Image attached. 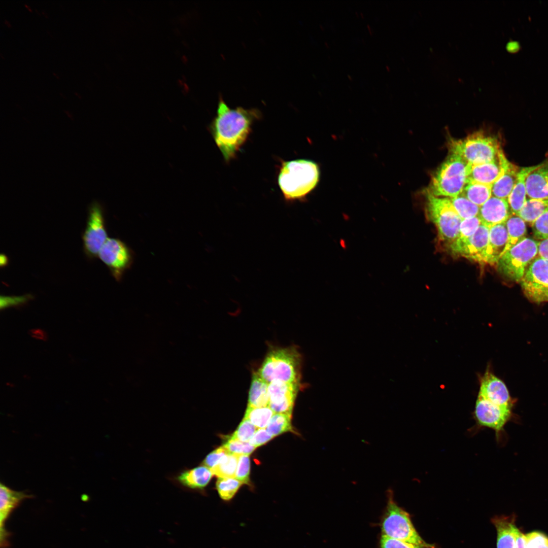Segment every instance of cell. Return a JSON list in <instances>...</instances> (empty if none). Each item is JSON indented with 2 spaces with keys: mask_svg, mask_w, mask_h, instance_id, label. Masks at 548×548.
Returning <instances> with one entry per match:
<instances>
[{
  "mask_svg": "<svg viewBox=\"0 0 548 548\" xmlns=\"http://www.w3.org/2000/svg\"><path fill=\"white\" fill-rule=\"evenodd\" d=\"M255 108H229L220 98L217 114L212 123L215 143L224 159L228 161L234 158L250 134L254 122L261 116Z\"/></svg>",
  "mask_w": 548,
  "mask_h": 548,
  "instance_id": "6da1fadb",
  "label": "cell"
},
{
  "mask_svg": "<svg viewBox=\"0 0 548 548\" xmlns=\"http://www.w3.org/2000/svg\"><path fill=\"white\" fill-rule=\"evenodd\" d=\"M320 178L318 164L308 159L284 162L278 177L280 189L287 201L301 199L317 185Z\"/></svg>",
  "mask_w": 548,
  "mask_h": 548,
  "instance_id": "7a4b0ae2",
  "label": "cell"
},
{
  "mask_svg": "<svg viewBox=\"0 0 548 548\" xmlns=\"http://www.w3.org/2000/svg\"><path fill=\"white\" fill-rule=\"evenodd\" d=\"M469 167L460 156L451 153L434 173L427 191L438 197L460 195L467 183Z\"/></svg>",
  "mask_w": 548,
  "mask_h": 548,
  "instance_id": "3957f363",
  "label": "cell"
},
{
  "mask_svg": "<svg viewBox=\"0 0 548 548\" xmlns=\"http://www.w3.org/2000/svg\"><path fill=\"white\" fill-rule=\"evenodd\" d=\"M426 211L434 224L439 239L449 249L457 239L462 219L454 209L449 198L425 193Z\"/></svg>",
  "mask_w": 548,
  "mask_h": 548,
  "instance_id": "277c9868",
  "label": "cell"
},
{
  "mask_svg": "<svg viewBox=\"0 0 548 548\" xmlns=\"http://www.w3.org/2000/svg\"><path fill=\"white\" fill-rule=\"evenodd\" d=\"M300 358L292 347L275 349L267 354L257 372L268 384L275 381L299 384Z\"/></svg>",
  "mask_w": 548,
  "mask_h": 548,
  "instance_id": "5b68a950",
  "label": "cell"
},
{
  "mask_svg": "<svg viewBox=\"0 0 548 548\" xmlns=\"http://www.w3.org/2000/svg\"><path fill=\"white\" fill-rule=\"evenodd\" d=\"M449 148L451 153L460 156L470 165L492 161L502 151L496 138L482 131L463 139L451 140Z\"/></svg>",
  "mask_w": 548,
  "mask_h": 548,
  "instance_id": "8992f818",
  "label": "cell"
},
{
  "mask_svg": "<svg viewBox=\"0 0 548 548\" xmlns=\"http://www.w3.org/2000/svg\"><path fill=\"white\" fill-rule=\"evenodd\" d=\"M382 535L426 548H435L426 543L418 534L409 514L399 506L393 499L391 490L388 491V502L382 522Z\"/></svg>",
  "mask_w": 548,
  "mask_h": 548,
  "instance_id": "52a82bcc",
  "label": "cell"
},
{
  "mask_svg": "<svg viewBox=\"0 0 548 548\" xmlns=\"http://www.w3.org/2000/svg\"><path fill=\"white\" fill-rule=\"evenodd\" d=\"M537 256V242L525 237L505 252L497 263L499 272L511 281L521 282L532 261Z\"/></svg>",
  "mask_w": 548,
  "mask_h": 548,
  "instance_id": "ba28073f",
  "label": "cell"
},
{
  "mask_svg": "<svg viewBox=\"0 0 548 548\" xmlns=\"http://www.w3.org/2000/svg\"><path fill=\"white\" fill-rule=\"evenodd\" d=\"M108 238L101 208L98 203H93L89 209L86 225L82 235L86 255L90 258L98 256Z\"/></svg>",
  "mask_w": 548,
  "mask_h": 548,
  "instance_id": "9c48e42d",
  "label": "cell"
},
{
  "mask_svg": "<svg viewBox=\"0 0 548 548\" xmlns=\"http://www.w3.org/2000/svg\"><path fill=\"white\" fill-rule=\"evenodd\" d=\"M521 283L525 294L531 300L545 301L548 292V260L537 256L527 267Z\"/></svg>",
  "mask_w": 548,
  "mask_h": 548,
  "instance_id": "30bf717a",
  "label": "cell"
},
{
  "mask_svg": "<svg viewBox=\"0 0 548 548\" xmlns=\"http://www.w3.org/2000/svg\"><path fill=\"white\" fill-rule=\"evenodd\" d=\"M98 256L117 281L121 279L132 261L130 249L122 241L115 238L107 239L101 248Z\"/></svg>",
  "mask_w": 548,
  "mask_h": 548,
  "instance_id": "8fae6325",
  "label": "cell"
},
{
  "mask_svg": "<svg viewBox=\"0 0 548 548\" xmlns=\"http://www.w3.org/2000/svg\"><path fill=\"white\" fill-rule=\"evenodd\" d=\"M510 416L511 407L495 404L478 396L474 417L478 426L491 428L497 435L503 430Z\"/></svg>",
  "mask_w": 548,
  "mask_h": 548,
  "instance_id": "7c38bea8",
  "label": "cell"
},
{
  "mask_svg": "<svg viewBox=\"0 0 548 548\" xmlns=\"http://www.w3.org/2000/svg\"><path fill=\"white\" fill-rule=\"evenodd\" d=\"M489 230L490 228L481 224L474 234L464 242L452 245L449 251L456 256L485 264Z\"/></svg>",
  "mask_w": 548,
  "mask_h": 548,
  "instance_id": "4fadbf2b",
  "label": "cell"
},
{
  "mask_svg": "<svg viewBox=\"0 0 548 548\" xmlns=\"http://www.w3.org/2000/svg\"><path fill=\"white\" fill-rule=\"evenodd\" d=\"M299 384L275 381L268 384V406L275 414H292Z\"/></svg>",
  "mask_w": 548,
  "mask_h": 548,
  "instance_id": "5bb4252c",
  "label": "cell"
},
{
  "mask_svg": "<svg viewBox=\"0 0 548 548\" xmlns=\"http://www.w3.org/2000/svg\"><path fill=\"white\" fill-rule=\"evenodd\" d=\"M508 160L503 151L493 160L470 165L467 182H475L492 186L502 174Z\"/></svg>",
  "mask_w": 548,
  "mask_h": 548,
  "instance_id": "9a60e30c",
  "label": "cell"
},
{
  "mask_svg": "<svg viewBox=\"0 0 548 548\" xmlns=\"http://www.w3.org/2000/svg\"><path fill=\"white\" fill-rule=\"evenodd\" d=\"M478 396L490 402L505 407H511L510 397L505 384L489 371L482 378Z\"/></svg>",
  "mask_w": 548,
  "mask_h": 548,
  "instance_id": "2e32d148",
  "label": "cell"
},
{
  "mask_svg": "<svg viewBox=\"0 0 548 548\" xmlns=\"http://www.w3.org/2000/svg\"><path fill=\"white\" fill-rule=\"evenodd\" d=\"M511 213L507 199L492 196L480 207L478 217L482 224L490 228L505 222Z\"/></svg>",
  "mask_w": 548,
  "mask_h": 548,
  "instance_id": "e0dca14e",
  "label": "cell"
},
{
  "mask_svg": "<svg viewBox=\"0 0 548 548\" xmlns=\"http://www.w3.org/2000/svg\"><path fill=\"white\" fill-rule=\"evenodd\" d=\"M527 198L548 199V160L536 165L526 180Z\"/></svg>",
  "mask_w": 548,
  "mask_h": 548,
  "instance_id": "ac0fdd59",
  "label": "cell"
},
{
  "mask_svg": "<svg viewBox=\"0 0 548 548\" xmlns=\"http://www.w3.org/2000/svg\"><path fill=\"white\" fill-rule=\"evenodd\" d=\"M505 222L490 228L489 241L486 253L485 263L496 264L504 254L507 243Z\"/></svg>",
  "mask_w": 548,
  "mask_h": 548,
  "instance_id": "d6986e66",
  "label": "cell"
},
{
  "mask_svg": "<svg viewBox=\"0 0 548 548\" xmlns=\"http://www.w3.org/2000/svg\"><path fill=\"white\" fill-rule=\"evenodd\" d=\"M32 496L23 491H17L10 489L3 483L0 485V528L1 534L8 533L5 528V523L8 517L20 503L25 499L31 498Z\"/></svg>",
  "mask_w": 548,
  "mask_h": 548,
  "instance_id": "ffe728a7",
  "label": "cell"
},
{
  "mask_svg": "<svg viewBox=\"0 0 548 548\" xmlns=\"http://www.w3.org/2000/svg\"><path fill=\"white\" fill-rule=\"evenodd\" d=\"M516 516H495L492 519L497 531V548H516Z\"/></svg>",
  "mask_w": 548,
  "mask_h": 548,
  "instance_id": "44dd1931",
  "label": "cell"
},
{
  "mask_svg": "<svg viewBox=\"0 0 548 548\" xmlns=\"http://www.w3.org/2000/svg\"><path fill=\"white\" fill-rule=\"evenodd\" d=\"M520 168L508 160L502 174L492 185V196L507 199L516 184Z\"/></svg>",
  "mask_w": 548,
  "mask_h": 548,
  "instance_id": "7402d4cb",
  "label": "cell"
},
{
  "mask_svg": "<svg viewBox=\"0 0 548 548\" xmlns=\"http://www.w3.org/2000/svg\"><path fill=\"white\" fill-rule=\"evenodd\" d=\"M535 167L536 165L520 168L516 184L507 198L510 210L513 214H518L527 200L526 178Z\"/></svg>",
  "mask_w": 548,
  "mask_h": 548,
  "instance_id": "603a6c76",
  "label": "cell"
},
{
  "mask_svg": "<svg viewBox=\"0 0 548 548\" xmlns=\"http://www.w3.org/2000/svg\"><path fill=\"white\" fill-rule=\"evenodd\" d=\"M213 475L210 468L202 465L182 472L177 480L184 487L201 490L208 485Z\"/></svg>",
  "mask_w": 548,
  "mask_h": 548,
  "instance_id": "cb8c5ba5",
  "label": "cell"
},
{
  "mask_svg": "<svg viewBox=\"0 0 548 548\" xmlns=\"http://www.w3.org/2000/svg\"><path fill=\"white\" fill-rule=\"evenodd\" d=\"M267 383L258 373L253 374L249 393L248 406L266 407L269 404Z\"/></svg>",
  "mask_w": 548,
  "mask_h": 548,
  "instance_id": "d4e9b609",
  "label": "cell"
},
{
  "mask_svg": "<svg viewBox=\"0 0 548 548\" xmlns=\"http://www.w3.org/2000/svg\"><path fill=\"white\" fill-rule=\"evenodd\" d=\"M525 223L520 216L512 213L507 219L505 224L508 238L504 253L526 237Z\"/></svg>",
  "mask_w": 548,
  "mask_h": 548,
  "instance_id": "484cf974",
  "label": "cell"
},
{
  "mask_svg": "<svg viewBox=\"0 0 548 548\" xmlns=\"http://www.w3.org/2000/svg\"><path fill=\"white\" fill-rule=\"evenodd\" d=\"M461 194L480 207L492 196V186L467 182Z\"/></svg>",
  "mask_w": 548,
  "mask_h": 548,
  "instance_id": "4316f807",
  "label": "cell"
},
{
  "mask_svg": "<svg viewBox=\"0 0 548 548\" xmlns=\"http://www.w3.org/2000/svg\"><path fill=\"white\" fill-rule=\"evenodd\" d=\"M548 208V199L527 198L524 206L518 213L525 222L531 226Z\"/></svg>",
  "mask_w": 548,
  "mask_h": 548,
  "instance_id": "83f0119b",
  "label": "cell"
},
{
  "mask_svg": "<svg viewBox=\"0 0 548 548\" xmlns=\"http://www.w3.org/2000/svg\"><path fill=\"white\" fill-rule=\"evenodd\" d=\"M239 455L228 453L219 462L211 469L213 474L218 477L235 478Z\"/></svg>",
  "mask_w": 548,
  "mask_h": 548,
  "instance_id": "f1b7e54d",
  "label": "cell"
},
{
  "mask_svg": "<svg viewBox=\"0 0 548 548\" xmlns=\"http://www.w3.org/2000/svg\"><path fill=\"white\" fill-rule=\"evenodd\" d=\"M275 414L268 406L253 407L248 405L244 419L250 421L257 428H265Z\"/></svg>",
  "mask_w": 548,
  "mask_h": 548,
  "instance_id": "f546056e",
  "label": "cell"
},
{
  "mask_svg": "<svg viewBox=\"0 0 548 548\" xmlns=\"http://www.w3.org/2000/svg\"><path fill=\"white\" fill-rule=\"evenodd\" d=\"M449 198L456 211L462 220L478 216L480 207L461 194Z\"/></svg>",
  "mask_w": 548,
  "mask_h": 548,
  "instance_id": "4dcf8cb0",
  "label": "cell"
},
{
  "mask_svg": "<svg viewBox=\"0 0 548 548\" xmlns=\"http://www.w3.org/2000/svg\"><path fill=\"white\" fill-rule=\"evenodd\" d=\"M266 430L273 437L288 431H292L291 415L276 413L270 419Z\"/></svg>",
  "mask_w": 548,
  "mask_h": 548,
  "instance_id": "1f68e13d",
  "label": "cell"
},
{
  "mask_svg": "<svg viewBox=\"0 0 548 548\" xmlns=\"http://www.w3.org/2000/svg\"><path fill=\"white\" fill-rule=\"evenodd\" d=\"M243 483L235 478L218 477L216 488L220 497L224 501L231 500Z\"/></svg>",
  "mask_w": 548,
  "mask_h": 548,
  "instance_id": "d6a6232c",
  "label": "cell"
},
{
  "mask_svg": "<svg viewBox=\"0 0 548 548\" xmlns=\"http://www.w3.org/2000/svg\"><path fill=\"white\" fill-rule=\"evenodd\" d=\"M481 224V220L478 216L462 220L459 237L452 245L461 243L469 238L475 233Z\"/></svg>",
  "mask_w": 548,
  "mask_h": 548,
  "instance_id": "836d02e7",
  "label": "cell"
},
{
  "mask_svg": "<svg viewBox=\"0 0 548 548\" xmlns=\"http://www.w3.org/2000/svg\"><path fill=\"white\" fill-rule=\"evenodd\" d=\"M223 446L229 453L238 455H249L256 448L249 442H243L229 438Z\"/></svg>",
  "mask_w": 548,
  "mask_h": 548,
  "instance_id": "e575fe53",
  "label": "cell"
},
{
  "mask_svg": "<svg viewBox=\"0 0 548 548\" xmlns=\"http://www.w3.org/2000/svg\"><path fill=\"white\" fill-rule=\"evenodd\" d=\"M257 430V427L250 421L244 419L230 438L249 442Z\"/></svg>",
  "mask_w": 548,
  "mask_h": 548,
  "instance_id": "d590c367",
  "label": "cell"
},
{
  "mask_svg": "<svg viewBox=\"0 0 548 548\" xmlns=\"http://www.w3.org/2000/svg\"><path fill=\"white\" fill-rule=\"evenodd\" d=\"M250 471V460L249 455H239L235 478L243 484H248Z\"/></svg>",
  "mask_w": 548,
  "mask_h": 548,
  "instance_id": "8d00e7d4",
  "label": "cell"
},
{
  "mask_svg": "<svg viewBox=\"0 0 548 548\" xmlns=\"http://www.w3.org/2000/svg\"><path fill=\"white\" fill-rule=\"evenodd\" d=\"M534 236L539 239L548 238V208L532 226Z\"/></svg>",
  "mask_w": 548,
  "mask_h": 548,
  "instance_id": "74e56055",
  "label": "cell"
},
{
  "mask_svg": "<svg viewBox=\"0 0 548 548\" xmlns=\"http://www.w3.org/2000/svg\"><path fill=\"white\" fill-rule=\"evenodd\" d=\"M527 548H548V537L539 531H533L525 535Z\"/></svg>",
  "mask_w": 548,
  "mask_h": 548,
  "instance_id": "f35d334b",
  "label": "cell"
},
{
  "mask_svg": "<svg viewBox=\"0 0 548 548\" xmlns=\"http://www.w3.org/2000/svg\"><path fill=\"white\" fill-rule=\"evenodd\" d=\"M380 548H426L386 536L382 535L380 540Z\"/></svg>",
  "mask_w": 548,
  "mask_h": 548,
  "instance_id": "ab89813d",
  "label": "cell"
},
{
  "mask_svg": "<svg viewBox=\"0 0 548 548\" xmlns=\"http://www.w3.org/2000/svg\"><path fill=\"white\" fill-rule=\"evenodd\" d=\"M229 453L222 446L209 454L204 460L203 464L211 469L217 465L222 458L227 454Z\"/></svg>",
  "mask_w": 548,
  "mask_h": 548,
  "instance_id": "60d3db41",
  "label": "cell"
},
{
  "mask_svg": "<svg viewBox=\"0 0 548 548\" xmlns=\"http://www.w3.org/2000/svg\"><path fill=\"white\" fill-rule=\"evenodd\" d=\"M273 436L265 428H259L255 432L249 442L255 448L260 447L271 440Z\"/></svg>",
  "mask_w": 548,
  "mask_h": 548,
  "instance_id": "b9f144b4",
  "label": "cell"
},
{
  "mask_svg": "<svg viewBox=\"0 0 548 548\" xmlns=\"http://www.w3.org/2000/svg\"><path fill=\"white\" fill-rule=\"evenodd\" d=\"M31 296L29 295L20 296H1V308L21 305L26 302Z\"/></svg>",
  "mask_w": 548,
  "mask_h": 548,
  "instance_id": "7bdbcfd3",
  "label": "cell"
},
{
  "mask_svg": "<svg viewBox=\"0 0 548 548\" xmlns=\"http://www.w3.org/2000/svg\"><path fill=\"white\" fill-rule=\"evenodd\" d=\"M537 256L548 260V238L537 242Z\"/></svg>",
  "mask_w": 548,
  "mask_h": 548,
  "instance_id": "ee69618b",
  "label": "cell"
},
{
  "mask_svg": "<svg viewBox=\"0 0 548 548\" xmlns=\"http://www.w3.org/2000/svg\"><path fill=\"white\" fill-rule=\"evenodd\" d=\"M516 548H527V539L525 535L515 526L514 529Z\"/></svg>",
  "mask_w": 548,
  "mask_h": 548,
  "instance_id": "f6af8a7d",
  "label": "cell"
},
{
  "mask_svg": "<svg viewBox=\"0 0 548 548\" xmlns=\"http://www.w3.org/2000/svg\"><path fill=\"white\" fill-rule=\"evenodd\" d=\"M29 334L33 337L38 339H41L45 340L46 338V335L43 330L41 329H32L29 331Z\"/></svg>",
  "mask_w": 548,
  "mask_h": 548,
  "instance_id": "bcb514c9",
  "label": "cell"
},
{
  "mask_svg": "<svg viewBox=\"0 0 548 548\" xmlns=\"http://www.w3.org/2000/svg\"><path fill=\"white\" fill-rule=\"evenodd\" d=\"M8 263V258L4 254L0 255V265L1 267L5 266Z\"/></svg>",
  "mask_w": 548,
  "mask_h": 548,
  "instance_id": "7dc6e473",
  "label": "cell"
},
{
  "mask_svg": "<svg viewBox=\"0 0 548 548\" xmlns=\"http://www.w3.org/2000/svg\"><path fill=\"white\" fill-rule=\"evenodd\" d=\"M4 22L5 23V25L7 27H11L12 26V25L11 24V23H10V22L8 20H7L6 19H4Z\"/></svg>",
  "mask_w": 548,
  "mask_h": 548,
  "instance_id": "c3c4849f",
  "label": "cell"
},
{
  "mask_svg": "<svg viewBox=\"0 0 548 548\" xmlns=\"http://www.w3.org/2000/svg\"><path fill=\"white\" fill-rule=\"evenodd\" d=\"M24 6L28 10V11H29L30 12L32 11V9H31L30 7L28 5H27L26 4H24Z\"/></svg>",
  "mask_w": 548,
  "mask_h": 548,
  "instance_id": "681fc988",
  "label": "cell"
},
{
  "mask_svg": "<svg viewBox=\"0 0 548 548\" xmlns=\"http://www.w3.org/2000/svg\"><path fill=\"white\" fill-rule=\"evenodd\" d=\"M42 14H43V15H44V16H45V17L46 18H48V15H47V14L46 13V12H45V11H44L43 10H42Z\"/></svg>",
  "mask_w": 548,
  "mask_h": 548,
  "instance_id": "f907efd6",
  "label": "cell"
},
{
  "mask_svg": "<svg viewBox=\"0 0 548 548\" xmlns=\"http://www.w3.org/2000/svg\"><path fill=\"white\" fill-rule=\"evenodd\" d=\"M35 11L36 12V13H38V14L39 15H41V13H39V11H38V10H37V9H35Z\"/></svg>",
  "mask_w": 548,
  "mask_h": 548,
  "instance_id": "816d5d0a",
  "label": "cell"
},
{
  "mask_svg": "<svg viewBox=\"0 0 548 548\" xmlns=\"http://www.w3.org/2000/svg\"><path fill=\"white\" fill-rule=\"evenodd\" d=\"M545 301H548V292H547V293L546 294V296Z\"/></svg>",
  "mask_w": 548,
  "mask_h": 548,
  "instance_id": "f5cc1de1",
  "label": "cell"
},
{
  "mask_svg": "<svg viewBox=\"0 0 548 548\" xmlns=\"http://www.w3.org/2000/svg\"><path fill=\"white\" fill-rule=\"evenodd\" d=\"M53 74L56 77V78H57V79H59L58 76H57V75H56L54 73H53Z\"/></svg>",
  "mask_w": 548,
  "mask_h": 548,
  "instance_id": "db71d44e",
  "label": "cell"
},
{
  "mask_svg": "<svg viewBox=\"0 0 548 548\" xmlns=\"http://www.w3.org/2000/svg\"><path fill=\"white\" fill-rule=\"evenodd\" d=\"M0 55H1V58H2V59H4V57H3V56H2V54H1V53L0 54Z\"/></svg>",
  "mask_w": 548,
  "mask_h": 548,
  "instance_id": "11a10c76",
  "label": "cell"
}]
</instances>
